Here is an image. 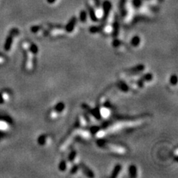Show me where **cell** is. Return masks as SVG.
Here are the masks:
<instances>
[{
    "label": "cell",
    "instance_id": "cell-16",
    "mask_svg": "<svg viewBox=\"0 0 178 178\" xmlns=\"http://www.w3.org/2000/svg\"><path fill=\"white\" fill-rule=\"evenodd\" d=\"M130 44L133 48H135L140 47L142 45V39L138 35H135L130 40Z\"/></svg>",
    "mask_w": 178,
    "mask_h": 178
},
{
    "label": "cell",
    "instance_id": "cell-23",
    "mask_svg": "<svg viewBox=\"0 0 178 178\" xmlns=\"http://www.w3.org/2000/svg\"><path fill=\"white\" fill-rule=\"evenodd\" d=\"M5 62V57L2 55V54H0V64H2Z\"/></svg>",
    "mask_w": 178,
    "mask_h": 178
},
{
    "label": "cell",
    "instance_id": "cell-17",
    "mask_svg": "<svg viewBox=\"0 0 178 178\" xmlns=\"http://www.w3.org/2000/svg\"><path fill=\"white\" fill-rule=\"evenodd\" d=\"M123 171V166L121 164H117L114 168L113 171H112L111 174V177H117L120 176Z\"/></svg>",
    "mask_w": 178,
    "mask_h": 178
},
{
    "label": "cell",
    "instance_id": "cell-22",
    "mask_svg": "<svg viewBox=\"0 0 178 178\" xmlns=\"http://www.w3.org/2000/svg\"><path fill=\"white\" fill-rule=\"evenodd\" d=\"M100 31H102V28H100V27L93 26L90 28V32H91V33H94H94H99V32Z\"/></svg>",
    "mask_w": 178,
    "mask_h": 178
},
{
    "label": "cell",
    "instance_id": "cell-14",
    "mask_svg": "<svg viewBox=\"0 0 178 178\" xmlns=\"http://www.w3.org/2000/svg\"><path fill=\"white\" fill-rule=\"evenodd\" d=\"M11 98V92L8 90H3L0 91V104L8 102Z\"/></svg>",
    "mask_w": 178,
    "mask_h": 178
},
{
    "label": "cell",
    "instance_id": "cell-20",
    "mask_svg": "<svg viewBox=\"0 0 178 178\" xmlns=\"http://www.w3.org/2000/svg\"><path fill=\"white\" fill-rule=\"evenodd\" d=\"M169 84L172 87H175L177 85V77L176 74L171 75L169 78Z\"/></svg>",
    "mask_w": 178,
    "mask_h": 178
},
{
    "label": "cell",
    "instance_id": "cell-4",
    "mask_svg": "<svg viewBox=\"0 0 178 178\" xmlns=\"http://www.w3.org/2000/svg\"><path fill=\"white\" fill-rule=\"evenodd\" d=\"M19 34V30L14 28V29H11L10 31V33L8 36V37L6 38L5 42L4 45V49L5 51H9L11 49V46H12L13 42H14V39L15 36H17Z\"/></svg>",
    "mask_w": 178,
    "mask_h": 178
},
{
    "label": "cell",
    "instance_id": "cell-13",
    "mask_svg": "<svg viewBox=\"0 0 178 178\" xmlns=\"http://www.w3.org/2000/svg\"><path fill=\"white\" fill-rule=\"evenodd\" d=\"M70 167V164L67 159H63L59 163L58 169L62 172H65L67 171H69Z\"/></svg>",
    "mask_w": 178,
    "mask_h": 178
},
{
    "label": "cell",
    "instance_id": "cell-19",
    "mask_svg": "<svg viewBox=\"0 0 178 178\" xmlns=\"http://www.w3.org/2000/svg\"><path fill=\"white\" fill-rule=\"evenodd\" d=\"M140 77L142 78V80H143V82L145 83V85L152 83L154 80V76L151 73H142V74L140 75Z\"/></svg>",
    "mask_w": 178,
    "mask_h": 178
},
{
    "label": "cell",
    "instance_id": "cell-21",
    "mask_svg": "<svg viewBox=\"0 0 178 178\" xmlns=\"http://www.w3.org/2000/svg\"><path fill=\"white\" fill-rule=\"evenodd\" d=\"M80 19L82 22L86 23L88 19V14L86 11H81V12H80Z\"/></svg>",
    "mask_w": 178,
    "mask_h": 178
},
{
    "label": "cell",
    "instance_id": "cell-15",
    "mask_svg": "<svg viewBox=\"0 0 178 178\" xmlns=\"http://www.w3.org/2000/svg\"><path fill=\"white\" fill-rule=\"evenodd\" d=\"M111 3L109 1L104 2L103 5H102V10H103V17L102 18L104 20H105L108 17L111 12Z\"/></svg>",
    "mask_w": 178,
    "mask_h": 178
},
{
    "label": "cell",
    "instance_id": "cell-9",
    "mask_svg": "<svg viewBox=\"0 0 178 178\" xmlns=\"http://www.w3.org/2000/svg\"><path fill=\"white\" fill-rule=\"evenodd\" d=\"M117 87L122 92L126 93V94L130 92V91H131V90H132L131 86H130L129 81L126 82L125 80H123V81L119 82L117 83Z\"/></svg>",
    "mask_w": 178,
    "mask_h": 178
},
{
    "label": "cell",
    "instance_id": "cell-3",
    "mask_svg": "<svg viewBox=\"0 0 178 178\" xmlns=\"http://www.w3.org/2000/svg\"><path fill=\"white\" fill-rule=\"evenodd\" d=\"M66 109V105L63 102H59L56 104L48 114V118L51 120H55L59 118Z\"/></svg>",
    "mask_w": 178,
    "mask_h": 178
},
{
    "label": "cell",
    "instance_id": "cell-5",
    "mask_svg": "<svg viewBox=\"0 0 178 178\" xmlns=\"http://www.w3.org/2000/svg\"><path fill=\"white\" fill-rule=\"evenodd\" d=\"M123 15L126 22H130L132 20L133 15H134V11H133L131 5H130L128 2L125 3L124 6H123Z\"/></svg>",
    "mask_w": 178,
    "mask_h": 178
},
{
    "label": "cell",
    "instance_id": "cell-24",
    "mask_svg": "<svg viewBox=\"0 0 178 178\" xmlns=\"http://www.w3.org/2000/svg\"><path fill=\"white\" fill-rule=\"evenodd\" d=\"M47 2L49 3V4H53V3L55 2L56 0H47Z\"/></svg>",
    "mask_w": 178,
    "mask_h": 178
},
{
    "label": "cell",
    "instance_id": "cell-6",
    "mask_svg": "<svg viewBox=\"0 0 178 178\" xmlns=\"http://www.w3.org/2000/svg\"><path fill=\"white\" fill-rule=\"evenodd\" d=\"M53 141V138L50 134H42L37 138V143L40 146L46 147L51 145Z\"/></svg>",
    "mask_w": 178,
    "mask_h": 178
},
{
    "label": "cell",
    "instance_id": "cell-12",
    "mask_svg": "<svg viewBox=\"0 0 178 178\" xmlns=\"http://www.w3.org/2000/svg\"><path fill=\"white\" fill-rule=\"evenodd\" d=\"M11 120L0 117V131H8L11 127Z\"/></svg>",
    "mask_w": 178,
    "mask_h": 178
},
{
    "label": "cell",
    "instance_id": "cell-7",
    "mask_svg": "<svg viewBox=\"0 0 178 178\" xmlns=\"http://www.w3.org/2000/svg\"><path fill=\"white\" fill-rule=\"evenodd\" d=\"M111 45L114 48L120 52H124L127 50V45H126V43L119 39H114L112 40Z\"/></svg>",
    "mask_w": 178,
    "mask_h": 178
},
{
    "label": "cell",
    "instance_id": "cell-11",
    "mask_svg": "<svg viewBox=\"0 0 178 178\" xmlns=\"http://www.w3.org/2000/svg\"><path fill=\"white\" fill-rule=\"evenodd\" d=\"M80 170H81V172L83 173L84 175H86V177H94V172H93L92 170H91L89 166H86L85 163H80Z\"/></svg>",
    "mask_w": 178,
    "mask_h": 178
},
{
    "label": "cell",
    "instance_id": "cell-18",
    "mask_svg": "<svg viewBox=\"0 0 178 178\" xmlns=\"http://www.w3.org/2000/svg\"><path fill=\"white\" fill-rule=\"evenodd\" d=\"M128 173H129V177H138V170L135 165H130L128 169Z\"/></svg>",
    "mask_w": 178,
    "mask_h": 178
},
{
    "label": "cell",
    "instance_id": "cell-1",
    "mask_svg": "<svg viewBox=\"0 0 178 178\" xmlns=\"http://www.w3.org/2000/svg\"><path fill=\"white\" fill-rule=\"evenodd\" d=\"M97 145L99 148L107 151L113 155H125L128 151L127 148L124 145L114 143V142L105 140L102 138H99L97 141Z\"/></svg>",
    "mask_w": 178,
    "mask_h": 178
},
{
    "label": "cell",
    "instance_id": "cell-8",
    "mask_svg": "<svg viewBox=\"0 0 178 178\" xmlns=\"http://www.w3.org/2000/svg\"><path fill=\"white\" fill-rule=\"evenodd\" d=\"M67 160H68V162L70 163V166L74 164H79L80 163L79 155H78L77 151L75 149H71V150L70 151L69 155H68Z\"/></svg>",
    "mask_w": 178,
    "mask_h": 178
},
{
    "label": "cell",
    "instance_id": "cell-10",
    "mask_svg": "<svg viewBox=\"0 0 178 178\" xmlns=\"http://www.w3.org/2000/svg\"><path fill=\"white\" fill-rule=\"evenodd\" d=\"M77 25V18L75 17H72L71 19L69 20V22H68L66 25L65 27V32H67L68 33H71L74 31L75 28H76Z\"/></svg>",
    "mask_w": 178,
    "mask_h": 178
},
{
    "label": "cell",
    "instance_id": "cell-2",
    "mask_svg": "<svg viewBox=\"0 0 178 178\" xmlns=\"http://www.w3.org/2000/svg\"><path fill=\"white\" fill-rule=\"evenodd\" d=\"M29 42L25 41L22 44V48L24 53V63L23 66L27 71H33L35 68V61L36 56L29 50Z\"/></svg>",
    "mask_w": 178,
    "mask_h": 178
}]
</instances>
